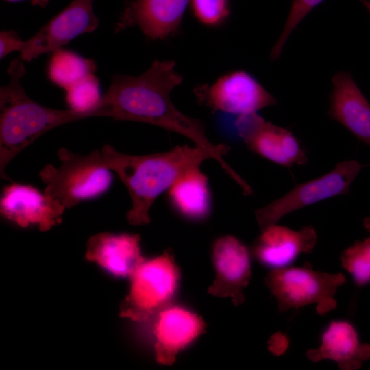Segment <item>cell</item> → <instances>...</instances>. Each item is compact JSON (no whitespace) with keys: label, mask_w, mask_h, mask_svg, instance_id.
Returning a JSON list of instances; mask_svg holds the SVG:
<instances>
[{"label":"cell","mask_w":370,"mask_h":370,"mask_svg":"<svg viewBox=\"0 0 370 370\" xmlns=\"http://www.w3.org/2000/svg\"><path fill=\"white\" fill-rule=\"evenodd\" d=\"M175 67L173 60H156L140 75H114L95 116L149 123L180 134L208 153L242 189L246 188L248 183L224 160L229 146L211 143L202 122L185 115L172 103L170 93L182 82Z\"/></svg>","instance_id":"obj_1"},{"label":"cell","mask_w":370,"mask_h":370,"mask_svg":"<svg viewBox=\"0 0 370 370\" xmlns=\"http://www.w3.org/2000/svg\"><path fill=\"white\" fill-rule=\"evenodd\" d=\"M100 151L105 165L118 175L130 193L132 207L127 219L132 225L148 224L149 210L156 198L184 174L212 158L203 149L186 145L146 155L122 153L110 145Z\"/></svg>","instance_id":"obj_2"},{"label":"cell","mask_w":370,"mask_h":370,"mask_svg":"<svg viewBox=\"0 0 370 370\" xmlns=\"http://www.w3.org/2000/svg\"><path fill=\"white\" fill-rule=\"evenodd\" d=\"M8 73V84L0 88V175L10 180L5 170L17 154L49 130L86 116L69 108H51L32 100L21 84L25 74L21 59L12 60Z\"/></svg>","instance_id":"obj_3"},{"label":"cell","mask_w":370,"mask_h":370,"mask_svg":"<svg viewBox=\"0 0 370 370\" xmlns=\"http://www.w3.org/2000/svg\"><path fill=\"white\" fill-rule=\"evenodd\" d=\"M57 155L60 164H47L38 175L45 185L43 192L66 209L95 199L111 186L113 175L103 163L101 151L83 156L61 147Z\"/></svg>","instance_id":"obj_4"},{"label":"cell","mask_w":370,"mask_h":370,"mask_svg":"<svg viewBox=\"0 0 370 370\" xmlns=\"http://www.w3.org/2000/svg\"><path fill=\"white\" fill-rule=\"evenodd\" d=\"M345 282L343 273L317 271L308 262L301 267L272 269L264 278L266 286L277 299L280 312L314 304L320 315L336 308L334 295Z\"/></svg>","instance_id":"obj_5"},{"label":"cell","mask_w":370,"mask_h":370,"mask_svg":"<svg viewBox=\"0 0 370 370\" xmlns=\"http://www.w3.org/2000/svg\"><path fill=\"white\" fill-rule=\"evenodd\" d=\"M130 278V291L120 306V316L143 321L171 300L178 286L180 271L173 254L166 251L145 260Z\"/></svg>","instance_id":"obj_6"},{"label":"cell","mask_w":370,"mask_h":370,"mask_svg":"<svg viewBox=\"0 0 370 370\" xmlns=\"http://www.w3.org/2000/svg\"><path fill=\"white\" fill-rule=\"evenodd\" d=\"M362 168L356 160L343 161L325 175L298 184L282 197L256 211L260 227L263 230L295 210L347 193Z\"/></svg>","instance_id":"obj_7"},{"label":"cell","mask_w":370,"mask_h":370,"mask_svg":"<svg viewBox=\"0 0 370 370\" xmlns=\"http://www.w3.org/2000/svg\"><path fill=\"white\" fill-rule=\"evenodd\" d=\"M194 92L201 104L232 115L255 113L277 103L253 75L243 70L223 75L212 84L197 86Z\"/></svg>","instance_id":"obj_8"},{"label":"cell","mask_w":370,"mask_h":370,"mask_svg":"<svg viewBox=\"0 0 370 370\" xmlns=\"http://www.w3.org/2000/svg\"><path fill=\"white\" fill-rule=\"evenodd\" d=\"M233 126L249 149L264 158L287 167L307 162L304 150L291 131L265 121L256 112L236 115Z\"/></svg>","instance_id":"obj_9"},{"label":"cell","mask_w":370,"mask_h":370,"mask_svg":"<svg viewBox=\"0 0 370 370\" xmlns=\"http://www.w3.org/2000/svg\"><path fill=\"white\" fill-rule=\"evenodd\" d=\"M94 1L73 0L25 42L19 58L29 62L41 54L61 48L82 34L95 31L99 21L93 10Z\"/></svg>","instance_id":"obj_10"},{"label":"cell","mask_w":370,"mask_h":370,"mask_svg":"<svg viewBox=\"0 0 370 370\" xmlns=\"http://www.w3.org/2000/svg\"><path fill=\"white\" fill-rule=\"evenodd\" d=\"M65 210L34 186L14 182L3 188L0 199V212L5 218L23 228L37 225L42 232L61 223Z\"/></svg>","instance_id":"obj_11"},{"label":"cell","mask_w":370,"mask_h":370,"mask_svg":"<svg viewBox=\"0 0 370 370\" xmlns=\"http://www.w3.org/2000/svg\"><path fill=\"white\" fill-rule=\"evenodd\" d=\"M216 276L208 292L217 297H230L235 306L245 301L244 289L251 276L249 250L238 239L224 236L212 247Z\"/></svg>","instance_id":"obj_12"},{"label":"cell","mask_w":370,"mask_h":370,"mask_svg":"<svg viewBox=\"0 0 370 370\" xmlns=\"http://www.w3.org/2000/svg\"><path fill=\"white\" fill-rule=\"evenodd\" d=\"M189 0H134L127 2L119 15L115 32L138 27L155 40L173 36L181 25Z\"/></svg>","instance_id":"obj_13"},{"label":"cell","mask_w":370,"mask_h":370,"mask_svg":"<svg viewBox=\"0 0 370 370\" xmlns=\"http://www.w3.org/2000/svg\"><path fill=\"white\" fill-rule=\"evenodd\" d=\"M252 246L254 257L272 269L287 267L301 254L312 251L317 243L313 227L294 230L277 223L261 230Z\"/></svg>","instance_id":"obj_14"},{"label":"cell","mask_w":370,"mask_h":370,"mask_svg":"<svg viewBox=\"0 0 370 370\" xmlns=\"http://www.w3.org/2000/svg\"><path fill=\"white\" fill-rule=\"evenodd\" d=\"M205 328L202 318L184 308L174 306L162 309L153 327L157 362L172 365L178 352L201 334Z\"/></svg>","instance_id":"obj_15"},{"label":"cell","mask_w":370,"mask_h":370,"mask_svg":"<svg viewBox=\"0 0 370 370\" xmlns=\"http://www.w3.org/2000/svg\"><path fill=\"white\" fill-rule=\"evenodd\" d=\"M328 115L370 147V104L352 75L341 71L332 79Z\"/></svg>","instance_id":"obj_16"},{"label":"cell","mask_w":370,"mask_h":370,"mask_svg":"<svg viewBox=\"0 0 370 370\" xmlns=\"http://www.w3.org/2000/svg\"><path fill=\"white\" fill-rule=\"evenodd\" d=\"M137 234L101 232L86 243V258L116 277H130L145 260Z\"/></svg>","instance_id":"obj_17"},{"label":"cell","mask_w":370,"mask_h":370,"mask_svg":"<svg viewBox=\"0 0 370 370\" xmlns=\"http://www.w3.org/2000/svg\"><path fill=\"white\" fill-rule=\"evenodd\" d=\"M313 362L331 360L342 370H356L370 358V344L361 343L354 326L345 320H334L323 330L321 345L306 352Z\"/></svg>","instance_id":"obj_18"},{"label":"cell","mask_w":370,"mask_h":370,"mask_svg":"<svg viewBox=\"0 0 370 370\" xmlns=\"http://www.w3.org/2000/svg\"><path fill=\"white\" fill-rule=\"evenodd\" d=\"M168 198L173 209L189 220H202L211 211L208 181L200 168L192 169L178 178L169 188Z\"/></svg>","instance_id":"obj_19"},{"label":"cell","mask_w":370,"mask_h":370,"mask_svg":"<svg viewBox=\"0 0 370 370\" xmlns=\"http://www.w3.org/2000/svg\"><path fill=\"white\" fill-rule=\"evenodd\" d=\"M95 71L92 60L62 47L51 52L47 66L48 79L64 90Z\"/></svg>","instance_id":"obj_20"},{"label":"cell","mask_w":370,"mask_h":370,"mask_svg":"<svg viewBox=\"0 0 370 370\" xmlns=\"http://www.w3.org/2000/svg\"><path fill=\"white\" fill-rule=\"evenodd\" d=\"M65 92L69 109L82 113L86 117L95 116V109L102 97L99 81L95 73L77 82Z\"/></svg>","instance_id":"obj_21"},{"label":"cell","mask_w":370,"mask_h":370,"mask_svg":"<svg viewBox=\"0 0 370 370\" xmlns=\"http://www.w3.org/2000/svg\"><path fill=\"white\" fill-rule=\"evenodd\" d=\"M342 267L351 275L355 284H370V236L357 241L341 254Z\"/></svg>","instance_id":"obj_22"},{"label":"cell","mask_w":370,"mask_h":370,"mask_svg":"<svg viewBox=\"0 0 370 370\" xmlns=\"http://www.w3.org/2000/svg\"><path fill=\"white\" fill-rule=\"evenodd\" d=\"M197 21L209 27L223 25L230 15V0H189Z\"/></svg>","instance_id":"obj_23"},{"label":"cell","mask_w":370,"mask_h":370,"mask_svg":"<svg viewBox=\"0 0 370 370\" xmlns=\"http://www.w3.org/2000/svg\"><path fill=\"white\" fill-rule=\"evenodd\" d=\"M324 0H293L287 20L278 40V45L284 46L293 30L300 22Z\"/></svg>","instance_id":"obj_24"},{"label":"cell","mask_w":370,"mask_h":370,"mask_svg":"<svg viewBox=\"0 0 370 370\" xmlns=\"http://www.w3.org/2000/svg\"><path fill=\"white\" fill-rule=\"evenodd\" d=\"M17 32L12 30L0 32V58L14 51H20L25 45Z\"/></svg>","instance_id":"obj_25"},{"label":"cell","mask_w":370,"mask_h":370,"mask_svg":"<svg viewBox=\"0 0 370 370\" xmlns=\"http://www.w3.org/2000/svg\"><path fill=\"white\" fill-rule=\"evenodd\" d=\"M10 2L20 1L23 0H6ZM30 2L34 5H38L40 7L45 8L47 5L49 0H30Z\"/></svg>","instance_id":"obj_26"},{"label":"cell","mask_w":370,"mask_h":370,"mask_svg":"<svg viewBox=\"0 0 370 370\" xmlns=\"http://www.w3.org/2000/svg\"><path fill=\"white\" fill-rule=\"evenodd\" d=\"M363 225L365 229L370 233V217L365 219Z\"/></svg>","instance_id":"obj_27"},{"label":"cell","mask_w":370,"mask_h":370,"mask_svg":"<svg viewBox=\"0 0 370 370\" xmlns=\"http://www.w3.org/2000/svg\"><path fill=\"white\" fill-rule=\"evenodd\" d=\"M370 13V1L368 0H360Z\"/></svg>","instance_id":"obj_28"}]
</instances>
